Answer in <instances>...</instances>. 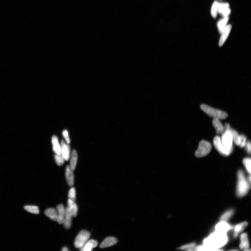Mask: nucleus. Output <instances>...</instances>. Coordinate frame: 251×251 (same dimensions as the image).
Segmentation results:
<instances>
[{
    "instance_id": "10",
    "label": "nucleus",
    "mask_w": 251,
    "mask_h": 251,
    "mask_svg": "<svg viewBox=\"0 0 251 251\" xmlns=\"http://www.w3.org/2000/svg\"><path fill=\"white\" fill-rule=\"evenodd\" d=\"M218 12L223 17H228L231 12L229 4L227 3H218Z\"/></svg>"
},
{
    "instance_id": "26",
    "label": "nucleus",
    "mask_w": 251,
    "mask_h": 251,
    "mask_svg": "<svg viewBox=\"0 0 251 251\" xmlns=\"http://www.w3.org/2000/svg\"><path fill=\"white\" fill-rule=\"evenodd\" d=\"M234 213V211L233 210H230L227 211L221 216L220 218V221L227 222L232 217Z\"/></svg>"
},
{
    "instance_id": "23",
    "label": "nucleus",
    "mask_w": 251,
    "mask_h": 251,
    "mask_svg": "<svg viewBox=\"0 0 251 251\" xmlns=\"http://www.w3.org/2000/svg\"><path fill=\"white\" fill-rule=\"evenodd\" d=\"M78 155L76 150H74L72 153L70 161V168L72 172L75 170L78 160Z\"/></svg>"
},
{
    "instance_id": "29",
    "label": "nucleus",
    "mask_w": 251,
    "mask_h": 251,
    "mask_svg": "<svg viewBox=\"0 0 251 251\" xmlns=\"http://www.w3.org/2000/svg\"><path fill=\"white\" fill-rule=\"evenodd\" d=\"M196 245L195 243H191L190 244L186 245L181 246L179 249L181 250H186L188 251L195 250Z\"/></svg>"
},
{
    "instance_id": "31",
    "label": "nucleus",
    "mask_w": 251,
    "mask_h": 251,
    "mask_svg": "<svg viewBox=\"0 0 251 251\" xmlns=\"http://www.w3.org/2000/svg\"><path fill=\"white\" fill-rule=\"evenodd\" d=\"M54 159L57 165L58 166H61L63 165L65 160L61 155L59 156L56 154L54 156Z\"/></svg>"
},
{
    "instance_id": "17",
    "label": "nucleus",
    "mask_w": 251,
    "mask_h": 251,
    "mask_svg": "<svg viewBox=\"0 0 251 251\" xmlns=\"http://www.w3.org/2000/svg\"><path fill=\"white\" fill-rule=\"evenodd\" d=\"M68 208L70 211L72 217H76L77 215L78 207L75 201L69 198L68 201Z\"/></svg>"
},
{
    "instance_id": "22",
    "label": "nucleus",
    "mask_w": 251,
    "mask_h": 251,
    "mask_svg": "<svg viewBox=\"0 0 251 251\" xmlns=\"http://www.w3.org/2000/svg\"><path fill=\"white\" fill-rule=\"evenodd\" d=\"M249 247V243L247 234L244 233L241 235L240 247L241 249H245Z\"/></svg>"
},
{
    "instance_id": "9",
    "label": "nucleus",
    "mask_w": 251,
    "mask_h": 251,
    "mask_svg": "<svg viewBox=\"0 0 251 251\" xmlns=\"http://www.w3.org/2000/svg\"><path fill=\"white\" fill-rule=\"evenodd\" d=\"M118 242V239L115 237H107L101 243L99 247L101 248H104L110 247L116 245Z\"/></svg>"
},
{
    "instance_id": "11",
    "label": "nucleus",
    "mask_w": 251,
    "mask_h": 251,
    "mask_svg": "<svg viewBox=\"0 0 251 251\" xmlns=\"http://www.w3.org/2000/svg\"><path fill=\"white\" fill-rule=\"evenodd\" d=\"M232 228V227L227 222H223V221H220V222L218 223L215 227L216 231L223 233H227Z\"/></svg>"
},
{
    "instance_id": "1",
    "label": "nucleus",
    "mask_w": 251,
    "mask_h": 251,
    "mask_svg": "<svg viewBox=\"0 0 251 251\" xmlns=\"http://www.w3.org/2000/svg\"><path fill=\"white\" fill-rule=\"evenodd\" d=\"M227 233L216 231L204 240L203 245L195 247V250H217L225 245L228 242Z\"/></svg>"
},
{
    "instance_id": "4",
    "label": "nucleus",
    "mask_w": 251,
    "mask_h": 251,
    "mask_svg": "<svg viewBox=\"0 0 251 251\" xmlns=\"http://www.w3.org/2000/svg\"><path fill=\"white\" fill-rule=\"evenodd\" d=\"M212 149V145L210 142L202 140L199 144L198 148L196 151L195 155L198 158L203 157L209 154Z\"/></svg>"
},
{
    "instance_id": "14",
    "label": "nucleus",
    "mask_w": 251,
    "mask_h": 251,
    "mask_svg": "<svg viewBox=\"0 0 251 251\" xmlns=\"http://www.w3.org/2000/svg\"><path fill=\"white\" fill-rule=\"evenodd\" d=\"M98 242L97 241L94 240H88L84 245L83 247L80 248L81 251H91L97 246Z\"/></svg>"
},
{
    "instance_id": "12",
    "label": "nucleus",
    "mask_w": 251,
    "mask_h": 251,
    "mask_svg": "<svg viewBox=\"0 0 251 251\" xmlns=\"http://www.w3.org/2000/svg\"><path fill=\"white\" fill-rule=\"evenodd\" d=\"M231 28V25L230 24L226 26L222 33H221L219 43V45L220 46H222L225 43L226 41L227 40L228 36L229 35Z\"/></svg>"
},
{
    "instance_id": "19",
    "label": "nucleus",
    "mask_w": 251,
    "mask_h": 251,
    "mask_svg": "<svg viewBox=\"0 0 251 251\" xmlns=\"http://www.w3.org/2000/svg\"><path fill=\"white\" fill-rule=\"evenodd\" d=\"M65 176L68 185L70 187L73 186L74 184V175L69 166H67L66 167Z\"/></svg>"
},
{
    "instance_id": "36",
    "label": "nucleus",
    "mask_w": 251,
    "mask_h": 251,
    "mask_svg": "<svg viewBox=\"0 0 251 251\" xmlns=\"http://www.w3.org/2000/svg\"><path fill=\"white\" fill-rule=\"evenodd\" d=\"M62 251H68V248L66 247H64L63 248V249H62Z\"/></svg>"
},
{
    "instance_id": "7",
    "label": "nucleus",
    "mask_w": 251,
    "mask_h": 251,
    "mask_svg": "<svg viewBox=\"0 0 251 251\" xmlns=\"http://www.w3.org/2000/svg\"><path fill=\"white\" fill-rule=\"evenodd\" d=\"M221 141L226 148L227 149L233 148V140L231 133L230 131L225 130L223 133Z\"/></svg>"
},
{
    "instance_id": "30",
    "label": "nucleus",
    "mask_w": 251,
    "mask_h": 251,
    "mask_svg": "<svg viewBox=\"0 0 251 251\" xmlns=\"http://www.w3.org/2000/svg\"><path fill=\"white\" fill-rule=\"evenodd\" d=\"M251 159L249 158H245L243 160V163L250 174L251 173Z\"/></svg>"
},
{
    "instance_id": "34",
    "label": "nucleus",
    "mask_w": 251,
    "mask_h": 251,
    "mask_svg": "<svg viewBox=\"0 0 251 251\" xmlns=\"http://www.w3.org/2000/svg\"><path fill=\"white\" fill-rule=\"evenodd\" d=\"M62 135L66 142L67 143L69 144L70 143V138L68 135V131L67 130H64L62 133Z\"/></svg>"
},
{
    "instance_id": "15",
    "label": "nucleus",
    "mask_w": 251,
    "mask_h": 251,
    "mask_svg": "<svg viewBox=\"0 0 251 251\" xmlns=\"http://www.w3.org/2000/svg\"><path fill=\"white\" fill-rule=\"evenodd\" d=\"M65 213L63 224L66 229H69L71 226L72 216L68 207L65 209Z\"/></svg>"
},
{
    "instance_id": "33",
    "label": "nucleus",
    "mask_w": 251,
    "mask_h": 251,
    "mask_svg": "<svg viewBox=\"0 0 251 251\" xmlns=\"http://www.w3.org/2000/svg\"><path fill=\"white\" fill-rule=\"evenodd\" d=\"M240 146L241 148L245 147L246 142V138L244 135H242L240 136Z\"/></svg>"
},
{
    "instance_id": "16",
    "label": "nucleus",
    "mask_w": 251,
    "mask_h": 251,
    "mask_svg": "<svg viewBox=\"0 0 251 251\" xmlns=\"http://www.w3.org/2000/svg\"><path fill=\"white\" fill-rule=\"evenodd\" d=\"M45 214L52 220L57 221L58 220V211L54 208H50L46 209L45 212Z\"/></svg>"
},
{
    "instance_id": "13",
    "label": "nucleus",
    "mask_w": 251,
    "mask_h": 251,
    "mask_svg": "<svg viewBox=\"0 0 251 251\" xmlns=\"http://www.w3.org/2000/svg\"><path fill=\"white\" fill-rule=\"evenodd\" d=\"M224 129L225 130L230 131L232 137L233 141L238 146H240V136L238 133L235 130H233L231 128L229 124L226 123L225 124Z\"/></svg>"
},
{
    "instance_id": "24",
    "label": "nucleus",
    "mask_w": 251,
    "mask_h": 251,
    "mask_svg": "<svg viewBox=\"0 0 251 251\" xmlns=\"http://www.w3.org/2000/svg\"><path fill=\"white\" fill-rule=\"evenodd\" d=\"M248 225L247 222H243L238 224L235 227L234 230V237H237L238 234L242 231Z\"/></svg>"
},
{
    "instance_id": "6",
    "label": "nucleus",
    "mask_w": 251,
    "mask_h": 251,
    "mask_svg": "<svg viewBox=\"0 0 251 251\" xmlns=\"http://www.w3.org/2000/svg\"><path fill=\"white\" fill-rule=\"evenodd\" d=\"M213 142L215 147L221 154L225 156H228L232 152L233 148L230 149L226 148L223 145L219 136H215L214 138Z\"/></svg>"
},
{
    "instance_id": "35",
    "label": "nucleus",
    "mask_w": 251,
    "mask_h": 251,
    "mask_svg": "<svg viewBox=\"0 0 251 251\" xmlns=\"http://www.w3.org/2000/svg\"><path fill=\"white\" fill-rule=\"evenodd\" d=\"M246 149L247 151V152L249 154L251 153V143L250 141L248 142L247 143H246L245 145Z\"/></svg>"
},
{
    "instance_id": "3",
    "label": "nucleus",
    "mask_w": 251,
    "mask_h": 251,
    "mask_svg": "<svg viewBox=\"0 0 251 251\" xmlns=\"http://www.w3.org/2000/svg\"><path fill=\"white\" fill-rule=\"evenodd\" d=\"M200 107L207 115L214 118H217L220 120L225 119L227 117L228 114L225 112L211 107L205 104H202Z\"/></svg>"
},
{
    "instance_id": "25",
    "label": "nucleus",
    "mask_w": 251,
    "mask_h": 251,
    "mask_svg": "<svg viewBox=\"0 0 251 251\" xmlns=\"http://www.w3.org/2000/svg\"><path fill=\"white\" fill-rule=\"evenodd\" d=\"M229 20V17H224V18L220 20L218 22L217 26L219 32L220 34L222 33L223 30L225 28L226 25Z\"/></svg>"
},
{
    "instance_id": "32",
    "label": "nucleus",
    "mask_w": 251,
    "mask_h": 251,
    "mask_svg": "<svg viewBox=\"0 0 251 251\" xmlns=\"http://www.w3.org/2000/svg\"><path fill=\"white\" fill-rule=\"evenodd\" d=\"M69 198L75 201L76 197V191L75 188L72 187L69 190L68 195Z\"/></svg>"
},
{
    "instance_id": "28",
    "label": "nucleus",
    "mask_w": 251,
    "mask_h": 251,
    "mask_svg": "<svg viewBox=\"0 0 251 251\" xmlns=\"http://www.w3.org/2000/svg\"><path fill=\"white\" fill-rule=\"evenodd\" d=\"M218 7V2L217 1L214 2L211 9V14L214 18H216L217 16Z\"/></svg>"
},
{
    "instance_id": "27",
    "label": "nucleus",
    "mask_w": 251,
    "mask_h": 251,
    "mask_svg": "<svg viewBox=\"0 0 251 251\" xmlns=\"http://www.w3.org/2000/svg\"><path fill=\"white\" fill-rule=\"evenodd\" d=\"M24 209L29 212L39 214V208L38 207L34 205H27L24 207Z\"/></svg>"
},
{
    "instance_id": "5",
    "label": "nucleus",
    "mask_w": 251,
    "mask_h": 251,
    "mask_svg": "<svg viewBox=\"0 0 251 251\" xmlns=\"http://www.w3.org/2000/svg\"><path fill=\"white\" fill-rule=\"evenodd\" d=\"M90 234L88 231L83 230L78 234L77 236L74 245L77 248H80L84 245L90 238Z\"/></svg>"
},
{
    "instance_id": "20",
    "label": "nucleus",
    "mask_w": 251,
    "mask_h": 251,
    "mask_svg": "<svg viewBox=\"0 0 251 251\" xmlns=\"http://www.w3.org/2000/svg\"><path fill=\"white\" fill-rule=\"evenodd\" d=\"M213 125L216 129V133L217 135H221L224 131V127L220 119L214 118L212 121Z\"/></svg>"
},
{
    "instance_id": "18",
    "label": "nucleus",
    "mask_w": 251,
    "mask_h": 251,
    "mask_svg": "<svg viewBox=\"0 0 251 251\" xmlns=\"http://www.w3.org/2000/svg\"><path fill=\"white\" fill-rule=\"evenodd\" d=\"M52 143L53 146V150L56 155H61V148L60 145L57 137L54 135L52 138Z\"/></svg>"
},
{
    "instance_id": "8",
    "label": "nucleus",
    "mask_w": 251,
    "mask_h": 251,
    "mask_svg": "<svg viewBox=\"0 0 251 251\" xmlns=\"http://www.w3.org/2000/svg\"><path fill=\"white\" fill-rule=\"evenodd\" d=\"M61 156L65 161L69 160L70 155V146L68 144H66L64 140L61 141Z\"/></svg>"
},
{
    "instance_id": "2",
    "label": "nucleus",
    "mask_w": 251,
    "mask_h": 251,
    "mask_svg": "<svg viewBox=\"0 0 251 251\" xmlns=\"http://www.w3.org/2000/svg\"><path fill=\"white\" fill-rule=\"evenodd\" d=\"M238 178L237 195L238 197H242L246 194L250 188L251 176L246 179L243 171L240 170L238 172Z\"/></svg>"
},
{
    "instance_id": "21",
    "label": "nucleus",
    "mask_w": 251,
    "mask_h": 251,
    "mask_svg": "<svg viewBox=\"0 0 251 251\" xmlns=\"http://www.w3.org/2000/svg\"><path fill=\"white\" fill-rule=\"evenodd\" d=\"M57 210L58 213V218L57 222L59 224H63L65 216V211L63 205H59L57 207Z\"/></svg>"
}]
</instances>
